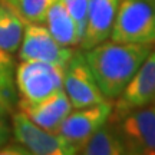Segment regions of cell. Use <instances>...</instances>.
Instances as JSON below:
<instances>
[{
  "instance_id": "e0dca14e",
  "label": "cell",
  "mask_w": 155,
  "mask_h": 155,
  "mask_svg": "<svg viewBox=\"0 0 155 155\" xmlns=\"http://www.w3.org/2000/svg\"><path fill=\"white\" fill-rule=\"evenodd\" d=\"M15 65L10 53L0 50V86H13Z\"/></svg>"
},
{
  "instance_id": "d6986e66",
  "label": "cell",
  "mask_w": 155,
  "mask_h": 155,
  "mask_svg": "<svg viewBox=\"0 0 155 155\" xmlns=\"http://www.w3.org/2000/svg\"><path fill=\"white\" fill-rule=\"evenodd\" d=\"M10 135H12L10 127L7 125V122H6L5 119L0 118V148H3V147L9 142Z\"/></svg>"
},
{
  "instance_id": "ba28073f",
  "label": "cell",
  "mask_w": 155,
  "mask_h": 155,
  "mask_svg": "<svg viewBox=\"0 0 155 155\" xmlns=\"http://www.w3.org/2000/svg\"><path fill=\"white\" fill-rule=\"evenodd\" d=\"M17 52L20 61H42L66 66L75 50L59 43L42 23H26Z\"/></svg>"
},
{
  "instance_id": "5b68a950",
  "label": "cell",
  "mask_w": 155,
  "mask_h": 155,
  "mask_svg": "<svg viewBox=\"0 0 155 155\" xmlns=\"http://www.w3.org/2000/svg\"><path fill=\"white\" fill-rule=\"evenodd\" d=\"M111 122L116 125L127 154L155 155V102Z\"/></svg>"
},
{
  "instance_id": "4fadbf2b",
  "label": "cell",
  "mask_w": 155,
  "mask_h": 155,
  "mask_svg": "<svg viewBox=\"0 0 155 155\" xmlns=\"http://www.w3.org/2000/svg\"><path fill=\"white\" fill-rule=\"evenodd\" d=\"M78 154L83 155H124L127 148L114 122L104 124L89 138L78 145Z\"/></svg>"
},
{
  "instance_id": "52a82bcc",
  "label": "cell",
  "mask_w": 155,
  "mask_h": 155,
  "mask_svg": "<svg viewBox=\"0 0 155 155\" xmlns=\"http://www.w3.org/2000/svg\"><path fill=\"white\" fill-rule=\"evenodd\" d=\"M155 102V50H151L141 63L112 108L111 121H116L128 112Z\"/></svg>"
},
{
  "instance_id": "8992f818",
  "label": "cell",
  "mask_w": 155,
  "mask_h": 155,
  "mask_svg": "<svg viewBox=\"0 0 155 155\" xmlns=\"http://www.w3.org/2000/svg\"><path fill=\"white\" fill-rule=\"evenodd\" d=\"M63 91L66 92L73 109L108 101L101 92L83 52H73L72 58L66 63Z\"/></svg>"
},
{
  "instance_id": "3957f363",
  "label": "cell",
  "mask_w": 155,
  "mask_h": 155,
  "mask_svg": "<svg viewBox=\"0 0 155 155\" xmlns=\"http://www.w3.org/2000/svg\"><path fill=\"white\" fill-rule=\"evenodd\" d=\"M65 66L42 61H22L15 69L19 102L32 104L63 89Z\"/></svg>"
},
{
  "instance_id": "5bb4252c",
  "label": "cell",
  "mask_w": 155,
  "mask_h": 155,
  "mask_svg": "<svg viewBox=\"0 0 155 155\" xmlns=\"http://www.w3.org/2000/svg\"><path fill=\"white\" fill-rule=\"evenodd\" d=\"M25 25V20L19 15L3 3L0 5V50L6 53H13L19 50Z\"/></svg>"
},
{
  "instance_id": "9c48e42d",
  "label": "cell",
  "mask_w": 155,
  "mask_h": 155,
  "mask_svg": "<svg viewBox=\"0 0 155 155\" xmlns=\"http://www.w3.org/2000/svg\"><path fill=\"white\" fill-rule=\"evenodd\" d=\"M112 108L114 105L111 104V101L78 108L65 118L56 134H59L61 137L78 147L81 142L89 138L96 129H99L104 124L109 121Z\"/></svg>"
},
{
  "instance_id": "30bf717a",
  "label": "cell",
  "mask_w": 155,
  "mask_h": 155,
  "mask_svg": "<svg viewBox=\"0 0 155 155\" xmlns=\"http://www.w3.org/2000/svg\"><path fill=\"white\" fill-rule=\"evenodd\" d=\"M19 109L38 127L50 132H56L61 124L65 121V118L72 112L73 106L66 92L61 89L38 102H19Z\"/></svg>"
},
{
  "instance_id": "7c38bea8",
  "label": "cell",
  "mask_w": 155,
  "mask_h": 155,
  "mask_svg": "<svg viewBox=\"0 0 155 155\" xmlns=\"http://www.w3.org/2000/svg\"><path fill=\"white\" fill-rule=\"evenodd\" d=\"M45 25L50 35L63 46L71 48L81 45L82 36L79 33L78 25L62 0H56L52 5L46 15Z\"/></svg>"
},
{
  "instance_id": "2e32d148",
  "label": "cell",
  "mask_w": 155,
  "mask_h": 155,
  "mask_svg": "<svg viewBox=\"0 0 155 155\" xmlns=\"http://www.w3.org/2000/svg\"><path fill=\"white\" fill-rule=\"evenodd\" d=\"M62 2L65 3L66 9L75 19L81 36H83L85 26H86V17H88L89 0H62Z\"/></svg>"
},
{
  "instance_id": "9a60e30c",
  "label": "cell",
  "mask_w": 155,
  "mask_h": 155,
  "mask_svg": "<svg viewBox=\"0 0 155 155\" xmlns=\"http://www.w3.org/2000/svg\"><path fill=\"white\" fill-rule=\"evenodd\" d=\"M56 0H2L25 23H45L46 15Z\"/></svg>"
},
{
  "instance_id": "6da1fadb",
  "label": "cell",
  "mask_w": 155,
  "mask_h": 155,
  "mask_svg": "<svg viewBox=\"0 0 155 155\" xmlns=\"http://www.w3.org/2000/svg\"><path fill=\"white\" fill-rule=\"evenodd\" d=\"M151 52L147 45L102 42L85 52V58L101 92L108 101L116 99Z\"/></svg>"
},
{
  "instance_id": "ac0fdd59",
  "label": "cell",
  "mask_w": 155,
  "mask_h": 155,
  "mask_svg": "<svg viewBox=\"0 0 155 155\" xmlns=\"http://www.w3.org/2000/svg\"><path fill=\"white\" fill-rule=\"evenodd\" d=\"M16 101L13 86H0V118L10 114Z\"/></svg>"
},
{
  "instance_id": "7a4b0ae2",
  "label": "cell",
  "mask_w": 155,
  "mask_h": 155,
  "mask_svg": "<svg viewBox=\"0 0 155 155\" xmlns=\"http://www.w3.org/2000/svg\"><path fill=\"white\" fill-rule=\"evenodd\" d=\"M121 43L155 45V0H121L111 32Z\"/></svg>"
},
{
  "instance_id": "8fae6325",
  "label": "cell",
  "mask_w": 155,
  "mask_h": 155,
  "mask_svg": "<svg viewBox=\"0 0 155 155\" xmlns=\"http://www.w3.org/2000/svg\"><path fill=\"white\" fill-rule=\"evenodd\" d=\"M121 0H89L86 26L81 46L88 50L109 39Z\"/></svg>"
},
{
  "instance_id": "277c9868",
  "label": "cell",
  "mask_w": 155,
  "mask_h": 155,
  "mask_svg": "<svg viewBox=\"0 0 155 155\" xmlns=\"http://www.w3.org/2000/svg\"><path fill=\"white\" fill-rule=\"evenodd\" d=\"M12 132L19 145L30 155H73L78 147L59 134L46 131L32 122L22 111L13 115Z\"/></svg>"
}]
</instances>
